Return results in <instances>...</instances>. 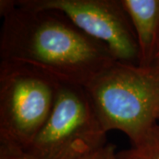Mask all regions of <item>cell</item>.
<instances>
[{
    "mask_svg": "<svg viewBox=\"0 0 159 159\" xmlns=\"http://www.w3.org/2000/svg\"><path fill=\"white\" fill-rule=\"evenodd\" d=\"M0 61L27 65L59 82L85 88L116 60L107 46L63 12L18 0L3 16Z\"/></svg>",
    "mask_w": 159,
    "mask_h": 159,
    "instance_id": "obj_1",
    "label": "cell"
},
{
    "mask_svg": "<svg viewBox=\"0 0 159 159\" xmlns=\"http://www.w3.org/2000/svg\"><path fill=\"white\" fill-rule=\"evenodd\" d=\"M102 127L136 144L158 124L159 60L149 66L114 61L85 87Z\"/></svg>",
    "mask_w": 159,
    "mask_h": 159,
    "instance_id": "obj_2",
    "label": "cell"
},
{
    "mask_svg": "<svg viewBox=\"0 0 159 159\" xmlns=\"http://www.w3.org/2000/svg\"><path fill=\"white\" fill-rule=\"evenodd\" d=\"M106 134L85 88L58 81L51 113L24 152L29 159H81L107 144Z\"/></svg>",
    "mask_w": 159,
    "mask_h": 159,
    "instance_id": "obj_3",
    "label": "cell"
},
{
    "mask_svg": "<svg viewBox=\"0 0 159 159\" xmlns=\"http://www.w3.org/2000/svg\"><path fill=\"white\" fill-rule=\"evenodd\" d=\"M57 85L41 70L0 61V142L28 148L51 113Z\"/></svg>",
    "mask_w": 159,
    "mask_h": 159,
    "instance_id": "obj_4",
    "label": "cell"
},
{
    "mask_svg": "<svg viewBox=\"0 0 159 159\" xmlns=\"http://www.w3.org/2000/svg\"><path fill=\"white\" fill-rule=\"evenodd\" d=\"M63 12L81 31L108 47L115 60L138 65L137 38L121 0H26Z\"/></svg>",
    "mask_w": 159,
    "mask_h": 159,
    "instance_id": "obj_5",
    "label": "cell"
},
{
    "mask_svg": "<svg viewBox=\"0 0 159 159\" xmlns=\"http://www.w3.org/2000/svg\"><path fill=\"white\" fill-rule=\"evenodd\" d=\"M136 34L138 66H149L159 54V0H121Z\"/></svg>",
    "mask_w": 159,
    "mask_h": 159,
    "instance_id": "obj_6",
    "label": "cell"
},
{
    "mask_svg": "<svg viewBox=\"0 0 159 159\" xmlns=\"http://www.w3.org/2000/svg\"><path fill=\"white\" fill-rule=\"evenodd\" d=\"M119 159H159V124L140 142L118 151Z\"/></svg>",
    "mask_w": 159,
    "mask_h": 159,
    "instance_id": "obj_7",
    "label": "cell"
},
{
    "mask_svg": "<svg viewBox=\"0 0 159 159\" xmlns=\"http://www.w3.org/2000/svg\"><path fill=\"white\" fill-rule=\"evenodd\" d=\"M0 159H29L24 150L13 144L0 142Z\"/></svg>",
    "mask_w": 159,
    "mask_h": 159,
    "instance_id": "obj_8",
    "label": "cell"
},
{
    "mask_svg": "<svg viewBox=\"0 0 159 159\" xmlns=\"http://www.w3.org/2000/svg\"><path fill=\"white\" fill-rule=\"evenodd\" d=\"M81 159H119L116 146L110 143Z\"/></svg>",
    "mask_w": 159,
    "mask_h": 159,
    "instance_id": "obj_9",
    "label": "cell"
},
{
    "mask_svg": "<svg viewBox=\"0 0 159 159\" xmlns=\"http://www.w3.org/2000/svg\"><path fill=\"white\" fill-rule=\"evenodd\" d=\"M156 60H159V54H158V56H157V59Z\"/></svg>",
    "mask_w": 159,
    "mask_h": 159,
    "instance_id": "obj_10",
    "label": "cell"
}]
</instances>
